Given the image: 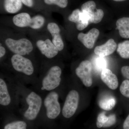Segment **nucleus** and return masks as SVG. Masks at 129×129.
Instances as JSON below:
<instances>
[{"instance_id": "obj_28", "label": "nucleus", "mask_w": 129, "mask_h": 129, "mask_svg": "<svg viewBox=\"0 0 129 129\" xmlns=\"http://www.w3.org/2000/svg\"><path fill=\"white\" fill-rule=\"evenodd\" d=\"M81 12V11L79 9L74 10L69 17V20L76 24L78 23L80 20V17Z\"/></svg>"}, {"instance_id": "obj_2", "label": "nucleus", "mask_w": 129, "mask_h": 129, "mask_svg": "<svg viewBox=\"0 0 129 129\" xmlns=\"http://www.w3.org/2000/svg\"><path fill=\"white\" fill-rule=\"evenodd\" d=\"M25 101L28 107L24 112V117L28 121L34 120L37 118L43 106L42 98L37 92L31 91L26 95Z\"/></svg>"}, {"instance_id": "obj_32", "label": "nucleus", "mask_w": 129, "mask_h": 129, "mask_svg": "<svg viewBox=\"0 0 129 129\" xmlns=\"http://www.w3.org/2000/svg\"><path fill=\"white\" fill-rule=\"evenodd\" d=\"M123 129H129V114L125 119L123 124Z\"/></svg>"}, {"instance_id": "obj_24", "label": "nucleus", "mask_w": 129, "mask_h": 129, "mask_svg": "<svg viewBox=\"0 0 129 129\" xmlns=\"http://www.w3.org/2000/svg\"><path fill=\"white\" fill-rule=\"evenodd\" d=\"M104 12L101 9H96L91 19V23H98L102 21L104 16Z\"/></svg>"}, {"instance_id": "obj_7", "label": "nucleus", "mask_w": 129, "mask_h": 129, "mask_svg": "<svg viewBox=\"0 0 129 129\" xmlns=\"http://www.w3.org/2000/svg\"><path fill=\"white\" fill-rule=\"evenodd\" d=\"M13 94L7 80L0 78V105L1 108L8 109L12 107L14 102Z\"/></svg>"}, {"instance_id": "obj_26", "label": "nucleus", "mask_w": 129, "mask_h": 129, "mask_svg": "<svg viewBox=\"0 0 129 129\" xmlns=\"http://www.w3.org/2000/svg\"><path fill=\"white\" fill-rule=\"evenodd\" d=\"M120 91L123 95L129 98V80H125L120 86Z\"/></svg>"}, {"instance_id": "obj_31", "label": "nucleus", "mask_w": 129, "mask_h": 129, "mask_svg": "<svg viewBox=\"0 0 129 129\" xmlns=\"http://www.w3.org/2000/svg\"><path fill=\"white\" fill-rule=\"evenodd\" d=\"M21 1L23 4L28 7H32L34 5L33 0H21Z\"/></svg>"}, {"instance_id": "obj_1", "label": "nucleus", "mask_w": 129, "mask_h": 129, "mask_svg": "<svg viewBox=\"0 0 129 129\" xmlns=\"http://www.w3.org/2000/svg\"><path fill=\"white\" fill-rule=\"evenodd\" d=\"M62 70L59 66L51 67L41 81L40 89L48 92L55 91L61 81Z\"/></svg>"}, {"instance_id": "obj_11", "label": "nucleus", "mask_w": 129, "mask_h": 129, "mask_svg": "<svg viewBox=\"0 0 129 129\" xmlns=\"http://www.w3.org/2000/svg\"><path fill=\"white\" fill-rule=\"evenodd\" d=\"M48 31L52 36V42L59 51H62L64 48V44L60 35V28L55 23H50L47 26Z\"/></svg>"}, {"instance_id": "obj_5", "label": "nucleus", "mask_w": 129, "mask_h": 129, "mask_svg": "<svg viewBox=\"0 0 129 129\" xmlns=\"http://www.w3.org/2000/svg\"><path fill=\"white\" fill-rule=\"evenodd\" d=\"M5 44L11 51L15 54L20 55H28L33 50V45L31 42L24 38L18 40L8 38L5 41Z\"/></svg>"}, {"instance_id": "obj_16", "label": "nucleus", "mask_w": 129, "mask_h": 129, "mask_svg": "<svg viewBox=\"0 0 129 129\" xmlns=\"http://www.w3.org/2000/svg\"><path fill=\"white\" fill-rule=\"evenodd\" d=\"M116 100L115 98L110 95H105L99 100L98 105L100 108L105 110L109 111L115 107Z\"/></svg>"}, {"instance_id": "obj_8", "label": "nucleus", "mask_w": 129, "mask_h": 129, "mask_svg": "<svg viewBox=\"0 0 129 129\" xmlns=\"http://www.w3.org/2000/svg\"><path fill=\"white\" fill-rule=\"evenodd\" d=\"M92 63L88 60L81 62L75 70V73L83 84L87 87L92 85Z\"/></svg>"}, {"instance_id": "obj_25", "label": "nucleus", "mask_w": 129, "mask_h": 129, "mask_svg": "<svg viewBox=\"0 0 129 129\" xmlns=\"http://www.w3.org/2000/svg\"><path fill=\"white\" fill-rule=\"evenodd\" d=\"M46 4L55 5L62 8H65L68 5V0H44Z\"/></svg>"}, {"instance_id": "obj_30", "label": "nucleus", "mask_w": 129, "mask_h": 129, "mask_svg": "<svg viewBox=\"0 0 129 129\" xmlns=\"http://www.w3.org/2000/svg\"><path fill=\"white\" fill-rule=\"evenodd\" d=\"M121 73L125 78L129 80V67L124 66L121 69Z\"/></svg>"}, {"instance_id": "obj_14", "label": "nucleus", "mask_w": 129, "mask_h": 129, "mask_svg": "<svg viewBox=\"0 0 129 129\" xmlns=\"http://www.w3.org/2000/svg\"><path fill=\"white\" fill-rule=\"evenodd\" d=\"M31 18L29 14L26 13H22L14 16L13 18V22L17 27H29Z\"/></svg>"}, {"instance_id": "obj_9", "label": "nucleus", "mask_w": 129, "mask_h": 129, "mask_svg": "<svg viewBox=\"0 0 129 129\" xmlns=\"http://www.w3.org/2000/svg\"><path fill=\"white\" fill-rule=\"evenodd\" d=\"M36 45L42 54L49 59L53 58L58 54L59 51L49 39L38 40Z\"/></svg>"}, {"instance_id": "obj_13", "label": "nucleus", "mask_w": 129, "mask_h": 129, "mask_svg": "<svg viewBox=\"0 0 129 129\" xmlns=\"http://www.w3.org/2000/svg\"><path fill=\"white\" fill-rule=\"evenodd\" d=\"M102 81L112 90H115L118 86L117 77L110 70L105 69L102 70L101 74Z\"/></svg>"}, {"instance_id": "obj_20", "label": "nucleus", "mask_w": 129, "mask_h": 129, "mask_svg": "<svg viewBox=\"0 0 129 129\" xmlns=\"http://www.w3.org/2000/svg\"><path fill=\"white\" fill-rule=\"evenodd\" d=\"M27 124L23 120H18L12 121L6 124L4 129H27Z\"/></svg>"}, {"instance_id": "obj_33", "label": "nucleus", "mask_w": 129, "mask_h": 129, "mask_svg": "<svg viewBox=\"0 0 129 129\" xmlns=\"http://www.w3.org/2000/svg\"><path fill=\"white\" fill-rule=\"evenodd\" d=\"M6 50L5 48L3 47H0V57L2 58L4 57L6 54Z\"/></svg>"}, {"instance_id": "obj_4", "label": "nucleus", "mask_w": 129, "mask_h": 129, "mask_svg": "<svg viewBox=\"0 0 129 129\" xmlns=\"http://www.w3.org/2000/svg\"><path fill=\"white\" fill-rule=\"evenodd\" d=\"M13 69L19 73L27 76H32L34 73V67L32 61L24 56L14 54L11 59Z\"/></svg>"}, {"instance_id": "obj_15", "label": "nucleus", "mask_w": 129, "mask_h": 129, "mask_svg": "<svg viewBox=\"0 0 129 129\" xmlns=\"http://www.w3.org/2000/svg\"><path fill=\"white\" fill-rule=\"evenodd\" d=\"M116 26L119 35L122 38H129V17H123L118 19Z\"/></svg>"}, {"instance_id": "obj_34", "label": "nucleus", "mask_w": 129, "mask_h": 129, "mask_svg": "<svg viewBox=\"0 0 129 129\" xmlns=\"http://www.w3.org/2000/svg\"><path fill=\"white\" fill-rule=\"evenodd\" d=\"M113 1L116 2H122L125 1V0H113Z\"/></svg>"}, {"instance_id": "obj_12", "label": "nucleus", "mask_w": 129, "mask_h": 129, "mask_svg": "<svg viewBox=\"0 0 129 129\" xmlns=\"http://www.w3.org/2000/svg\"><path fill=\"white\" fill-rule=\"evenodd\" d=\"M117 48V44L113 39L109 40L104 45L96 46L94 49L95 54L101 57H104L113 53Z\"/></svg>"}, {"instance_id": "obj_19", "label": "nucleus", "mask_w": 129, "mask_h": 129, "mask_svg": "<svg viewBox=\"0 0 129 129\" xmlns=\"http://www.w3.org/2000/svg\"><path fill=\"white\" fill-rule=\"evenodd\" d=\"M117 51L122 58H129V40L125 41L119 43Z\"/></svg>"}, {"instance_id": "obj_6", "label": "nucleus", "mask_w": 129, "mask_h": 129, "mask_svg": "<svg viewBox=\"0 0 129 129\" xmlns=\"http://www.w3.org/2000/svg\"><path fill=\"white\" fill-rule=\"evenodd\" d=\"M79 92L72 90L67 95L62 109L63 116L66 118L72 117L77 111L79 102Z\"/></svg>"}, {"instance_id": "obj_21", "label": "nucleus", "mask_w": 129, "mask_h": 129, "mask_svg": "<svg viewBox=\"0 0 129 129\" xmlns=\"http://www.w3.org/2000/svg\"><path fill=\"white\" fill-rule=\"evenodd\" d=\"M45 22V19L43 16L37 15L31 18L29 27L33 29H39L43 26Z\"/></svg>"}, {"instance_id": "obj_29", "label": "nucleus", "mask_w": 129, "mask_h": 129, "mask_svg": "<svg viewBox=\"0 0 129 129\" xmlns=\"http://www.w3.org/2000/svg\"><path fill=\"white\" fill-rule=\"evenodd\" d=\"M116 122V116L115 114H111L108 116V119L106 123L104 124L103 127L107 128L112 126L115 124Z\"/></svg>"}, {"instance_id": "obj_18", "label": "nucleus", "mask_w": 129, "mask_h": 129, "mask_svg": "<svg viewBox=\"0 0 129 129\" xmlns=\"http://www.w3.org/2000/svg\"><path fill=\"white\" fill-rule=\"evenodd\" d=\"M80 19L79 22L76 24V28L79 30H82L85 28L91 23V18L87 12L81 11Z\"/></svg>"}, {"instance_id": "obj_10", "label": "nucleus", "mask_w": 129, "mask_h": 129, "mask_svg": "<svg viewBox=\"0 0 129 129\" xmlns=\"http://www.w3.org/2000/svg\"><path fill=\"white\" fill-rule=\"evenodd\" d=\"M99 31L98 29L93 28L87 34L80 33L78 35V39L86 48L91 49L93 48L95 42L99 36Z\"/></svg>"}, {"instance_id": "obj_23", "label": "nucleus", "mask_w": 129, "mask_h": 129, "mask_svg": "<svg viewBox=\"0 0 129 129\" xmlns=\"http://www.w3.org/2000/svg\"><path fill=\"white\" fill-rule=\"evenodd\" d=\"M104 57L96 58L94 61V67L97 71L102 72L103 70L106 69L107 67V62Z\"/></svg>"}, {"instance_id": "obj_27", "label": "nucleus", "mask_w": 129, "mask_h": 129, "mask_svg": "<svg viewBox=\"0 0 129 129\" xmlns=\"http://www.w3.org/2000/svg\"><path fill=\"white\" fill-rule=\"evenodd\" d=\"M108 119V117L106 116L104 112L101 113L98 115L97 118L96 125L98 128L103 127L104 124L106 123Z\"/></svg>"}, {"instance_id": "obj_17", "label": "nucleus", "mask_w": 129, "mask_h": 129, "mask_svg": "<svg viewBox=\"0 0 129 129\" xmlns=\"http://www.w3.org/2000/svg\"><path fill=\"white\" fill-rule=\"evenodd\" d=\"M22 3L21 0H5L4 7L7 12L10 13H15L22 8Z\"/></svg>"}, {"instance_id": "obj_3", "label": "nucleus", "mask_w": 129, "mask_h": 129, "mask_svg": "<svg viewBox=\"0 0 129 129\" xmlns=\"http://www.w3.org/2000/svg\"><path fill=\"white\" fill-rule=\"evenodd\" d=\"M59 97L57 92L53 91L48 92L44 98L43 105L45 109L47 117L49 119H56L61 112Z\"/></svg>"}, {"instance_id": "obj_22", "label": "nucleus", "mask_w": 129, "mask_h": 129, "mask_svg": "<svg viewBox=\"0 0 129 129\" xmlns=\"http://www.w3.org/2000/svg\"><path fill=\"white\" fill-rule=\"evenodd\" d=\"M96 9V5L93 1L87 2L83 4L81 7V11L87 12L90 16L91 19Z\"/></svg>"}]
</instances>
